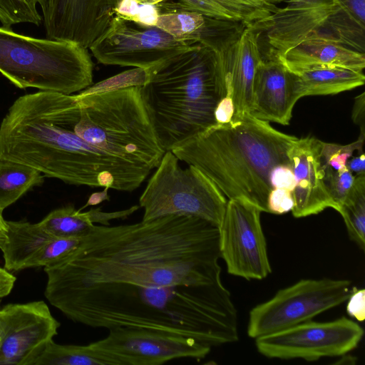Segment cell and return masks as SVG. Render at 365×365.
<instances>
[{"label": "cell", "instance_id": "obj_1", "mask_svg": "<svg viewBox=\"0 0 365 365\" xmlns=\"http://www.w3.org/2000/svg\"><path fill=\"white\" fill-rule=\"evenodd\" d=\"M219 227L187 215L94 225L78 248L44 267L45 290L118 283L143 287L220 282Z\"/></svg>", "mask_w": 365, "mask_h": 365}, {"label": "cell", "instance_id": "obj_2", "mask_svg": "<svg viewBox=\"0 0 365 365\" xmlns=\"http://www.w3.org/2000/svg\"><path fill=\"white\" fill-rule=\"evenodd\" d=\"M45 296L69 319L93 328L155 329L210 348L239 339L237 310L222 282L168 287L104 283L45 290Z\"/></svg>", "mask_w": 365, "mask_h": 365}, {"label": "cell", "instance_id": "obj_3", "mask_svg": "<svg viewBox=\"0 0 365 365\" xmlns=\"http://www.w3.org/2000/svg\"><path fill=\"white\" fill-rule=\"evenodd\" d=\"M75 94L39 91L18 98L0 124V160L38 170L73 185L132 192L148 166L121 158L81 138L73 125Z\"/></svg>", "mask_w": 365, "mask_h": 365}, {"label": "cell", "instance_id": "obj_4", "mask_svg": "<svg viewBox=\"0 0 365 365\" xmlns=\"http://www.w3.org/2000/svg\"><path fill=\"white\" fill-rule=\"evenodd\" d=\"M297 139L245 112L171 151L203 172L229 200H245L268 212L269 172L277 165H290L288 150Z\"/></svg>", "mask_w": 365, "mask_h": 365}, {"label": "cell", "instance_id": "obj_5", "mask_svg": "<svg viewBox=\"0 0 365 365\" xmlns=\"http://www.w3.org/2000/svg\"><path fill=\"white\" fill-rule=\"evenodd\" d=\"M142 91L165 151L216 125V107L227 95L217 53L200 43L150 67Z\"/></svg>", "mask_w": 365, "mask_h": 365}, {"label": "cell", "instance_id": "obj_6", "mask_svg": "<svg viewBox=\"0 0 365 365\" xmlns=\"http://www.w3.org/2000/svg\"><path fill=\"white\" fill-rule=\"evenodd\" d=\"M74 133L88 143L151 169L165 150L156 135L142 86L86 96L75 94Z\"/></svg>", "mask_w": 365, "mask_h": 365}, {"label": "cell", "instance_id": "obj_7", "mask_svg": "<svg viewBox=\"0 0 365 365\" xmlns=\"http://www.w3.org/2000/svg\"><path fill=\"white\" fill-rule=\"evenodd\" d=\"M88 48L70 41L38 38L0 26V73L21 89L73 95L93 84Z\"/></svg>", "mask_w": 365, "mask_h": 365}, {"label": "cell", "instance_id": "obj_8", "mask_svg": "<svg viewBox=\"0 0 365 365\" xmlns=\"http://www.w3.org/2000/svg\"><path fill=\"white\" fill-rule=\"evenodd\" d=\"M171 151H165L139 198L142 220L169 215H187L220 227L227 200L214 182L197 167L182 168Z\"/></svg>", "mask_w": 365, "mask_h": 365}, {"label": "cell", "instance_id": "obj_9", "mask_svg": "<svg viewBox=\"0 0 365 365\" xmlns=\"http://www.w3.org/2000/svg\"><path fill=\"white\" fill-rule=\"evenodd\" d=\"M351 291L347 279H302L251 309L247 334L256 339L312 320L345 302Z\"/></svg>", "mask_w": 365, "mask_h": 365}, {"label": "cell", "instance_id": "obj_10", "mask_svg": "<svg viewBox=\"0 0 365 365\" xmlns=\"http://www.w3.org/2000/svg\"><path fill=\"white\" fill-rule=\"evenodd\" d=\"M198 43L178 40L156 26H145L117 16L88 49L104 65L147 68Z\"/></svg>", "mask_w": 365, "mask_h": 365}, {"label": "cell", "instance_id": "obj_11", "mask_svg": "<svg viewBox=\"0 0 365 365\" xmlns=\"http://www.w3.org/2000/svg\"><path fill=\"white\" fill-rule=\"evenodd\" d=\"M364 330L343 317L327 322L312 320L255 339L257 351L269 359H301L307 361L322 357L344 356L358 346Z\"/></svg>", "mask_w": 365, "mask_h": 365}, {"label": "cell", "instance_id": "obj_12", "mask_svg": "<svg viewBox=\"0 0 365 365\" xmlns=\"http://www.w3.org/2000/svg\"><path fill=\"white\" fill-rule=\"evenodd\" d=\"M262 211L251 203L230 199L219 227L220 257L227 272L247 280H261L271 272Z\"/></svg>", "mask_w": 365, "mask_h": 365}, {"label": "cell", "instance_id": "obj_13", "mask_svg": "<svg viewBox=\"0 0 365 365\" xmlns=\"http://www.w3.org/2000/svg\"><path fill=\"white\" fill-rule=\"evenodd\" d=\"M89 344L117 365H160L180 358L202 359L211 350L192 337L127 327L110 329L106 337Z\"/></svg>", "mask_w": 365, "mask_h": 365}, {"label": "cell", "instance_id": "obj_14", "mask_svg": "<svg viewBox=\"0 0 365 365\" xmlns=\"http://www.w3.org/2000/svg\"><path fill=\"white\" fill-rule=\"evenodd\" d=\"M287 5L251 26L263 43V59L278 58L287 50L312 36L327 38L330 18L340 11L336 4H317L302 0H285Z\"/></svg>", "mask_w": 365, "mask_h": 365}, {"label": "cell", "instance_id": "obj_15", "mask_svg": "<svg viewBox=\"0 0 365 365\" xmlns=\"http://www.w3.org/2000/svg\"><path fill=\"white\" fill-rule=\"evenodd\" d=\"M59 327L42 300L6 304L0 309V365H28Z\"/></svg>", "mask_w": 365, "mask_h": 365}, {"label": "cell", "instance_id": "obj_16", "mask_svg": "<svg viewBox=\"0 0 365 365\" xmlns=\"http://www.w3.org/2000/svg\"><path fill=\"white\" fill-rule=\"evenodd\" d=\"M120 0H44L41 4L46 37L88 48L106 29Z\"/></svg>", "mask_w": 365, "mask_h": 365}, {"label": "cell", "instance_id": "obj_17", "mask_svg": "<svg viewBox=\"0 0 365 365\" xmlns=\"http://www.w3.org/2000/svg\"><path fill=\"white\" fill-rule=\"evenodd\" d=\"M156 6L157 27L176 39L198 43L215 52L232 42L245 27L240 22L206 16L178 1L167 0Z\"/></svg>", "mask_w": 365, "mask_h": 365}, {"label": "cell", "instance_id": "obj_18", "mask_svg": "<svg viewBox=\"0 0 365 365\" xmlns=\"http://www.w3.org/2000/svg\"><path fill=\"white\" fill-rule=\"evenodd\" d=\"M322 145L320 140L308 136L297 138L288 150L296 182L292 210L295 217L316 215L328 207L335 209L324 180Z\"/></svg>", "mask_w": 365, "mask_h": 365}, {"label": "cell", "instance_id": "obj_19", "mask_svg": "<svg viewBox=\"0 0 365 365\" xmlns=\"http://www.w3.org/2000/svg\"><path fill=\"white\" fill-rule=\"evenodd\" d=\"M299 99L294 74L279 60L262 59L255 74L249 113L259 120L289 125Z\"/></svg>", "mask_w": 365, "mask_h": 365}, {"label": "cell", "instance_id": "obj_20", "mask_svg": "<svg viewBox=\"0 0 365 365\" xmlns=\"http://www.w3.org/2000/svg\"><path fill=\"white\" fill-rule=\"evenodd\" d=\"M218 55L227 94L233 101L235 115L249 113L252 101V87L258 64L262 61L258 35L250 26Z\"/></svg>", "mask_w": 365, "mask_h": 365}, {"label": "cell", "instance_id": "obj_21", "mask_svg": "<svg viewBox=\"0 0 365 365\" xmlns=\"http://www.w3.org/2000/svg\"><path fill=\"white\" fill-rule=\"evenodd\" d=\"M292 73L328 67L363 71L365 54L334 40L312 36L287 50L279 58Z\"/></svg>", "mask_w": 365, "mask_h": 365}, {"label": "cell", "instance_id": "obj_22", "mask_svg": "<svg viewBox=\"0 0 365 365\" xmlns=\"http://www.w3.org/2000/svg\"><path fill=\"white\" fill-rule=\"evenodd\" d=\"M139 208L133 205L123 210L104 212L98 207L82 212L68 205L53 210L39 223L53 237L78 238L86 235L96 223L110 225V221L126 219Z\"/></svg>", "mask_w": 365, "mask_h": 365}, {"label": "cell", "instance_id": "obj_23", "mask_svg": "<svg viewBox=\"0 0 365 365\" xmlns=\"http://www.w3.org/2000/svg\"><path fill=\"white\" fill-rule=\"evenodd\" d=\"M39 222L6 221V231L0 243L4 269L15 272L30 268L34 259L52 239Z\"/></svg>", "mask_w": 365, "mask_h": 365}, {"label": "cell", "instance_id": "obj_24", "mask_svg": "<svg viewBox=\"0 0 365 365\" xmlns=\"http://www.w3.org/2000/svg\"><path fill=\"white\" fill-rule=\"evenodd\" d=\"M294 74L299 98L336 94L361 86L365 81L363 71L340 67L315 68Z\"/></svg>", "mask_w": 365, "mask_h": 365}, {"label": "cell", "instance_id": "obj_25", "mask_svg": "<svg viewBox=\"0 0 365 365\" xmlns=\"http://www.w3.org/2000/svg\"><path fill=\"white\" fill-rule=\"evenodd\" d=\"M206 16L240 22L245 26L275 11L276 4L256 0H178Z\"/></svg>", "mask_w": 365, "mask_h": 365}, {"label": "cell", "instance_id": "obj_26", "mask_svg": "<svg viewBox=\"0 0 365 365\" xmlns=\"http://www.w3.org/2000/svg\"><path fill=\"white\" fill-rule=\"evenodd\" d=\"M28 365H117L116 362L88 345L58 344L51 340L41 347Z\"/></svg>", "mask_w": 365, "mask_h": 365}, {"label": "cell", "instance_id": "obj_27", "mask_svg": "<svg viewBox=\"0 0 365 365\" xmlns=\"http://www.w3.org/2000/svg\"><path fill=\"white\" fill-rule=\"evenodd\" d=\"M43 177L41 173L32 168L0 160V212L31 188L41 185Z\"/></svg>", "mask_w": 365, "mask_h": 365}, {"label": "cell", "instance_id": "obj_28", "mask_svg": "<svg viewBox=\"0 0 365 365\" xmlns=\"http://www.w3.org/2000/svg\"><path fill=\"white\" fill-rule=\"evenodd\" d=\"M348 235L362 250L365 248V173L354 175L353 185L340 207Z\"/></svg>", "mask_w": 365, "mask_h": 365}, {"label": "cell", "instance_id": "obj_29", "mask_svg": "<svg viewBox=\"0 0 365 365\" xmlns=\"http://www.w3.org/2000/svg\"><path fill=\"white\" fill-rule=\"evenodd\" d=\"M150 68H134L92 84L76 94L86 96L133 86H143L150 78Z\"/></svg>", "mask_w": 365, "mask_h": 365}, {"label": "cell", "instance_id": "obj_30", "mask_svg": "<svg viewBox=\"0 0 365 365\" xmlns=\"http://www.w3.org/2000/svg\"><path fill=\"white\" fill-rule=\"evenodd\" d=\"M42 21L36 4L29 0H0V23L4 27L21 23L39 26Z\"/></svg>", "mask_w": 365, "mask_h": 365}, {"label": "cell", "instance_id": "obj_31", "mask_svg": "<svg viewBox=\"0 0 365 365\" xmlns=\"http://www.w3.org/2000/svg\"><path fill=\"white\" fill-rule=\"evenodd\" d=\"M365 134L360 133L357 140L348 144L339 145L322 141L321 149V163L323 168L339 170L346 167L347 160L355 151L363 152Z\"/></svg>", "mask_w": 365, "mask_h": 365}, {"label": "cell", "instance_id": "obj_32", "mask_svg": "<svg viewBox=\"0 0 365 365\" xmlns=\"http://www.w3.org/2000/svg\"><path fill=\"white\" fill-rule=\"evenodd\" d=\"M81 238H52L34 259L30 268L46 267L61 262L78 248Z\"/></svg>", "mask_w": 365, "mask_h": 365}, {"label": "cell", "instance_id": "obj_33", "mask_svg": "<svg viewBox=\"0 0 365 365\" xmlns=\"http://www.w3.org/2000/svg\"><path fill=\"white\" fill-rule=\"evenodd\" d=\"M114 16L145 26H155L158 17L156 5L143 4L138 0H120Z\"/></svg>", "mask_w": 365, "mask_h": 365}, {"label": "cell", "instance_id": "obj_34", "mask_svg": "<svg viewBox=\"0 0 365 365\" xmlns=\"http://www.w3.org/2000/svg\"><path fill=\"white\" fill-rule=\"evenodd\" d=\"M323 171L325 185L335 205L334 210L339 212L353 185L354 175L346 167L339 170L323 168Z\"/></svg>", "mask_w": 365, "mask_h": 365}, {"label": "cell", "instance_id": "obj_35", "mask_svg": "<svg viewBox=\"0 0 365 365\" xmlns=\"http://www.w3.org/2000/svg\"><path fill=\"white\" fill-rule=\"evenodd\" d=\"M268 212L283 214L292 211L294 206L292 192L284 188H273L267 197Z\"/></svg>", "mask_w": 365, "mask_h": 365}, {"label": "cell", "instance_id": "obj_36", "mask_svg": "<svg viewBox=\"0 0 365 365\" xmlns=\"http://www.w3.org/2000/svg\"><path fill=\"white\" fill-rule=\"evenodd\" d=\"M269 181L272 189L284 188L292 192L296 183L293 170L289 164L274 166L269 172Z\"/></svg>", "mask_w": 365, "mask_h": 365}, {"label": "cell", "instance_id": "obj_37", "mask_svg": "<svg viewBox=\"0 0 365 365\" xmlns=\"http://www.w3.org/2000/svg\"><path fill=\"white\" fill-rule=\"evenodd\" d=\"M346 301L348 314L359 322H363L365 319V290L356 287L351 288Z\"/></svg>", "mask_w": 365, "mask_h": 365}, {"label": "cell", "instance_id": "obj_38", "mask_svg": "<svg viewBox=\"0 0 365 365\" xmlns=\"http://www.w3.org/2000/svg\"><path fill=\"white\" fill-rule=\"evenodd\" d=\"M235 112L232 99L229 94H227L220 101L215 111L217 125L229 123L234 117Z\"/></svg>", "mask_w": 365, "mask_h": 365}, {"label": "cell", "instance_id": "obj_39", "mask_svg": "<svg viewBox=\"0 0 365 365\" xmlns=\"http://www.w3.org/2000/svg\"><path fill=\"white\" fill-rule=\"evenodd\" d=\"M354 123L360 127V133L365 134V93L357 96L354 103L351 115Z\"/></svg>", "mask_w": 365, "mask_h": 365}, {"label": "cell", "instance_id": "obj_40", "mask_svg": "<svg viewBox=\"0 0 365 365\" xmlns=\"http://www.w3.org/2000/svg\"><path fill=\"white\" fill-rule=\"evenodd\" d=\"M15 282L16 277L10 272L0 267V298L11 293Z\"/></svg>", "mask_w": 365, "mask_h": 365}, {"label": "cell", "instance_id": "obj_41", "mask_svg": "<svg viewBox=\"0 0 365 365\" xmlns=\"http://www.w3.org/2000/svg\"><path fill=\"white\" fill-rule=\"evenodd\" d=\"M346 167L354 175L365 173V155L364 152L352 155L346 162Z\"/></svg>", "mask_w": 365, "mask_h": 365}, {"label": "cell", "instance_id": "obj_42", "mask_svg": "<svg viewBox=\"0 0 365 365\" xmlns=\"http://www.w3.org/2000/svg\"><path fill=\"white\" fill-rule=\"evenodd\" d=\"M108 190L109 188L106 187H104L103 190L101 192H96L92 193L89 196L86 203L80 209H78V210L82 211L83 209L88 206L97 205L104 201L109 200L110 197L108 193Z\"/></svg>", "mask_w": 365, "mask_h": 365}, {"label": "cell", "instance_id": "obj_43", "mask_svg": "<svg viewBox=\"0 0 365 365\" xmlns=\"http://www.w3.org/2000/svg\"><path fill=\"white\" fill-rule=\"evenodd\" d=\"M6 231V220L2 217V213L0 212V243L4 240Z\"/></svg>", "mask_w": 365, "mask_h": 365}, {"label": "cell", "instance_id": "obj_44", "mask_svg": "<svg viewBox=\"0 0 365 365\" xmlns=\"http://www.w3.org/2000/svg\"><path fill=\"white\" fill-rule=\"evenodd\" d=\"M139 2L147 4L156 5L167 0H138Z\"/></svg>", "mask_w": 365, "mask_h": 365}, {"label": "cell", "instance_id": "obj_45", "mask_svg": "<svg viewBox=\"0 0 365 365\" xmlns=\"http://www.w3.org/2000/svg\"><path fill=\"white\" fill-rule=\"evenodd\" d=\"M256 1H262V2H264V3H267V4H276L278 3L285 1V0H256Z\"/></svg>", "mask_w": 365, "mask_h": 365}, {"label": "cell", "instance_id": "obj_46", "mask_svg": "<svg viewBox=\"0 0 365 365\" xmlns=\"http://www.w3.org/2000/svg\"><path fill=\"white\" fill-rule=\"evenodd\" d=\"M29 1L36 4H41L44 0H29Z\"/></svg>", "mask_w": 365, "mask_h": 365}]
</instances>
